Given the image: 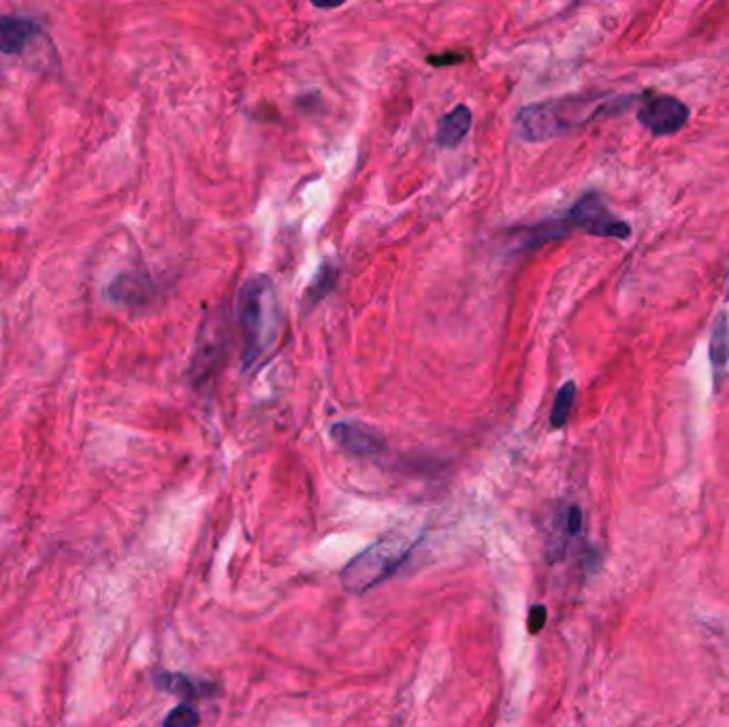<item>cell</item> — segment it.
I'll list each match as a JSON object with an SVG mask.
<instances>
[{
  "instance_id": "obj_1",
  "label": "cell",
  "mask_w": 729,
  "mask_h": 727,
  "mask_svg": "<svg viewBox=\"0 0 729 727\" xmlns=\"http://www.w3.org/2000/svg\"><path fill=\"white\" fill-rule=\"evenodd\" d=\"M237 314L243 335L241 369L250 371L261 363L278 335V297L269 276L246 280L239 290Z\"/></svg>"
},
{
  "instance_id": "obj_2",
  "label": "cell",
  "mask_w": 729,
  "mask_h": 727,
  "mask_svg": "<svg viewBox=\"0 0 729 727\" xmlns=\"http://www.w3.org/2000/svg\"><path fill=\"white\" fill-rule=\"evenodd\" d=\"M608 103L589 96H567V99L544 101L523 107L516 113V133L525 141H546L574 131L589 122Z\"/></svg>"
},
{
  "instance_id": "obj_3",
  "label": "cell",
  "mask_w": 729,
  "mask_h": 727,
  "mask_svg": "<svg viewBox=\"0 0 729 727\" xmlns=\"http://www.w3.org/2000/svg\"><path fill=\"white\" fill-rule=\"evenodd\" d=\"M414 540L403 533H386L384 538L371 544L361 555H356L342 572V585L350 593H365L393 576L401 563L410 557Z\"/></svg>"
},
{
  "instance_id": "obj_4",
  "label": "cell",
  "mask_w": 729,
  "mask_h": 727,
  "mask_svg": "<svg viewBox=\"0 0 729 727\" xmlns=\"http://www.w3.org/2000/svg\"><path fill=\"white\" fill-rule=\"evenodd\" d=\"M563 220L570 226V231L580 229L595 237L627 239L631 235V226L614 216L597 192H587L585 197L578 199Z\"/></svg>"
},
{
  "instance_id": "obj_5",
  "label": "cell",
  "mask_w": 729,
  "mask_h": 727,
  "mask_svg": "<svg viewBox=\"0 0 729 727\" xmlns=\"http://www.w3.org/2000/svg\"><path fill=\"white\" fill-rule=\"evenodd\" d=\"M640 124L651 131L653 135L666 137L674 135L683 128L689 120V107L670 94H655L648 96L638 109Z\"/></svg>"
},
{
  "instance_id": "obj_6",
  "label": "cell",
  "mask_w": 729,
  "mask_h": 727,
  "mask_svg": "<svg viewBox=\"0 0 729 727\" xmlns=\"http://www.w3.org/2000/svg\"><path fill=\"white\" fill-rule=\"evenodd\" d=\"M331 438L339 448H344L356 457H378L386 450V442L376 429L361 423H352V420L335 423L331 427Z\"/></svg>"
},
{
  "instance_id": "obj_7",
  "label": "cell",
  "mask_w": 729,
  "mask_h": 727,
  "mask_svg": "<svg viewBox=\"0 0 729 727\" xmlns=\"http://www.w3.org/2000/svg\"><path fill=\"white\" fill-rule=\"evenodd\" d=\"M469 126H472V111L467 105H457L452 111H448L442 118L440 126H437L435 141L440 148H457V145L465 139Z\"/></svg>"
},
{
  "instance_id": "obj_8",
  "label": "cell",
  "mask_w": 729,
  "mask_h": 727,
  "mask_svg": "<svg viewBox=\"0 0 729 727\" xmlns=\"http://www.w3.org/2000/svg\"><path fill=\"white\" fill-rule=\"evenodd\" d=\"M37 24L22 18H3L0 20V52L20 54L24 47L35 39Z\"/></svg>"
},
{
  "instance_id": "obj_9",
  "label": "cell",
  "mask_w": 729,
  "mask_h": 727,
  "mask_svg": "<svg viewBox=\"0 0 729 727\" xmlns=\"http://www.w3.org/2000/svg\"><path fill=\"white\" fill-rule=\"evenodd\" d=\"M156 685L160 689H165V691L173 693V696L184 698V700H203V698H209L214 693V689H216L212 683L192 681V678H188L184 674H171V672H158Z\"/></svg>"
},
{
  "instance_id": "obj_10",
  "label": "cell",
  "mask_w": 729,
  "mask_h": 727,
  "mask_svg": "<svg viewBox=\"0 0 729 727\" xmlns=\"http://www.w3.org/2000/svg\"><path fill=\"white\" fill-rule=\"evenodd\" d=\"M729 361V325H727V314L719 312L715 318V329H712L710 337V363L712 371H715L717 384L721 382Z\"/></svg>"
},
{
  "instance_id": "obj_11",
  "label": "cell",
  "mask_w": 729,
  "mask_h": 727,
  "mask_svg": "<svg viewBox=\"0 0 729 727\" xmlns=\"http://www.w3.org/2000/svg\"><path fill=\"white\" fill-rule=\"evenodd\" d=\"M576 393H578V389H576L574 380L565 382L559 389V393L555 397V403H553V410H550V425H553L555 429L565 427L567 420H570L572 408L576 403Z\"/></svg>"
},
{
  "instance_id": "obj_12",
  "label": "cell",
  "mask_w": 729,
  "mask_h": 727,
  "mask_svg": "<svg viewBox=\"0 0 729 727\" xmlns=\"http://www.w3.org/2000/svg\"><path fill=\"white\" fill-rule=\"evenodd\" d=\"M337 276H339V273H337V267H335V265H331V263L322 265V267H320V271L316 273L314 282H312L310 286H307L305 303L310 305V308H312V305L320 303V301H322L324 297H327V295L331 293V290L335 288Z\"/></svg>"
},
{
  "instance_id": "obj_13",
  "label": "cell",
  "mask_w": 729,
  "mask_h": 727,
  "mask_svg": "<svg viewBox=\"0 0 729 727\" xmlns=\"http://www.w3.org/2000/svg\"><path fill=\"white\" fill-rule=\"evenodd\" d=\"M199 723H201L199 710L188 704L175 706L165 719V727H199Z\"/></svg>"
},
{
  "instance_id": "obj_14",
  "label": "cell",
  "mask_w": 729,
  "mask_h": 727,
  "mask_svg": "<svg viewBox=\"0 0 729 727\" xmlns=\"http://www.w3.org/2000/svg\"><path fill=\"white\" fill-rule=\"evenodd\" d=\"M546 617H548V612H546V608L542 604L531 606L529 617H527V629H529L531 636H536V634L542 632L544 625H546Z\"/></svg>"
},
{
  "instance_id": "obj_15",
  "label": "cell",
  "mask_w": 729,
  "mask_h": 727,
  "mask_svg": "<svg viewBox=\"0 0 729 727\" xmlns=\"http://www.w3.org/2000/svg\"><path fill=\"white\" fill-rule=\"evenodd\" d=\"M582 529V510L578 506H570L565 512V536H576Z\"/></svg>"
},
{
  "instance_id": "obj_16",
  "label": "cell",
  "mask_w": 729,
  "mask_h": 727,
  "mask_svg": "<svg viewBox=\"0 0 729 727\" xmlns=\"http://www.w3.org/2000/svg\"><path fill=\"white\" fill-rule=\"evenodd\" d=\"M465 60V54H457V52H444L440 56H429L427 62L433 64V67H448V64H459Z\"/></svg>"
},
{
  "instance_id": "obj_17",
  "label": "cell",
  "mask_w": 729,
  "mask_h": 727,
  "mask_svg": "<svg viewBox=\"0 0 729 727\" xmlns=\"http://www.w3.org/2000/svg\"><path fill=\"white\" fill-rule=\"evenodd\" d=\"M344 3H329V5H320V3H314L316 9H324V11H331V9H339Z\"/></svg>"
}]
</instances>
